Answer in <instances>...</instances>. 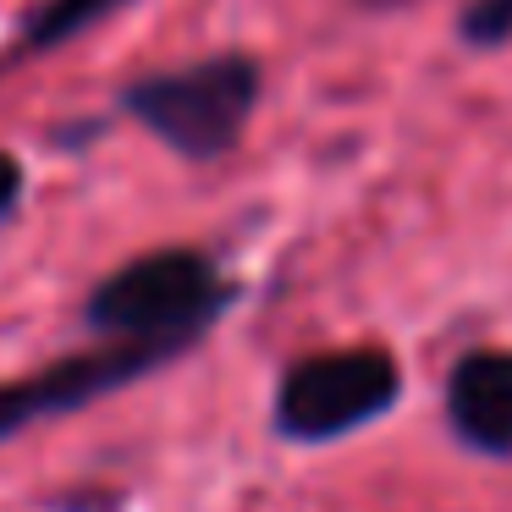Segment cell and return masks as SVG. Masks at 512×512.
<instances>
[{"label":"cell","mask_w":512,"mask_h":512,"mask_svg":"<svg viewBox=\"0 0 512 512\" xmlns=\"http://www.w3.org/2000/svg\"><path fill=\"white\" fill-rule=\"evenodd\" d=\"M122 6L127 0H39L34 12H28V23H23V45L34 50V56L61 50V45H72L78 34H89L94 23L116 17Z\"/></svg>","instance_id":"obj_6"},{"label":"cell","mask_w":512,"mask_h":512,"mask_svg":"<svg viewBox=\"0 0 512 512\" xmlns=\"http://www.w3.org/2000/svg\"><path fill=\"white\" fill-rule=\"evenodd\" d=\"M23 182H28L23 160H17V155H6V149H0V221H6V215H12L17 204H23Z\"/></svg>","instance_id":"obj_8"},{"label":"cell","mask_w":512,"mask_h":512,"mask_svg":"<svg viewBox=\"0 0 512 512\" xmlns=\"http://www.w3.org/2000/svg\"><path fill=\"white\" fill-rule=\"evenodd\" d=\"M446 424L485 457H512V353L479 347L446 375Z\"/></svg>","instance_id":"obj_5"},{"label":"cell","mask_w":512,"mask_h":512,"mask_svg":"<svg viewBox=\"0 0 512 512\" xmlns=\"http://www.w3.org/2000/svg\"><path fill=\"white\" fill-rule=\"evenodd\" d=\"M259 94H265L259 56L221 50V56L188 61V67L133 78L122 89V111L133 122H144V133H155L171 155L193 160V166H210V160L237 149Z\"/></svg>","instance_id":"obj_2"},{"label":"cell","mask_w":512,"mask_h":512,"mask_svg":"<svg viewBox=\"0 0 512 512\" xmlns=\"http://www.w3.org/2000/svg\"><path fill=\"white\" fill-rule=\"evenodd\" d=\"M160 364H171V353L144 347V342H111V347H94V353L61 358V364L39 369V375L17 380V386H0V441L23 435L39 419H61V413L89 408V402L155 375Z\"/></svg>","instance_id":"obj_4"},{"label":"cell","mask_w":512,"mask_h":512,"mask_svg":"<svg viewBox=\"0 0 512 512\" xmlns=\"http://www.w3.org/2000/svg\"><path fill=\"white\" fill-rule=\"evenodd\" d=\"M457 39L468 50H501L512 39V0H468L457 12Z\"/></svg>","instance_id":"obj_7"},{"label":"cell","mask_w":512,"mask_h":512,"mask_svg":"<svg viewBox=\"0 0 512 512\" xmlns=\"http://www.w3.org/2000/svg\"><path fill=\"white\" fill-rule=\"evenodd\" d=\"M402 397V369L386 347H336L314 353L281 375L276 430L287 441H342L375 424Z\"/></svg>","instance_id":"obj_3"},{"label":"cell","mask_w":512,"mask_h":512,"mask_svg":"<svg viewBox=\"0 0 512 512\" xmlns=\"http://www.w3.org/2000/svg\"><path fill=\"white\" fill-rule=\"evenodd\" d=\"M237 303V287L221 276L204 248H155L127 259L83 303L89 331L111 342H144L160 353H188L215 320Z\"/></svg>","instance_id":"obj_1"}]
</instances>
